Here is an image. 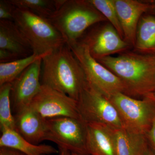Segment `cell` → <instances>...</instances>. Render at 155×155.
Here are the masks:
<instances>
[{
	"label": "cell",
	"mask_w": 155,
	"mask_h": 155,
	"mask_svg": "<svg viewBox=\"0 0 155 155\" xmlns=\"http://www.w3.org/2000/svg\"><path fill=\"white\" fill-rule=\"evenodd\" d=\"M120 78L126 94L141 97L155 91V55L125 51L97 60Z\"/></svg>",
	"instance_id": "cell-1"
},
{
	"label": "cell",
	"mask_w": 155,
	"mask_h": 155,
	"mask_svg": "<svg viewBox=\"0 0 155 155\" xmlns=\"http://www.w3.org/2000/svg\"><path fill=\"white\" fill-rule=\"evenodd\" d=\"M41 81L77 101L88 84L80 63L67 43L42 58Z\"/></svg>",
	"instance_id": "cell-2"
},
{
	"label": "cell",
	"mask_w": 155,
	"mask_h": 155,
	"mask_svg": "<svg viewBox=\"0 0 155 155\" xmlns=\"http://www.w3.org/2000/svg\"><path fill=\"white\" fill-rule=\"evenodd\" d=\"M48 19L68 45L78 41L92 26L107 21L89 0H64Z\"/></svg>",
	"instance_id": "cell-3"
},
{
	"label": "cell",
	"mask_w": 155,
	"mask_h": 155,
	"mask_svg": "<svg viewBox=\"0 0 155 155\" xmlns=\"http://www.w3.org/2000/svg\"><path fill=\"white\" fill-rule=\"evenodd\" d=\"M13 21L37 55L44 58L66 43L48 19L30 11L16 8Z\"/></svg>",
	"instance_id": "cell-4"
},
{
	"label": "cell",
	"mask_w": 155,
	"mask_h": 155,
	"mask_svg": "<svg viewBox=\"0 0 155 155\" xmlns=\"http://www.w3.org/2000/svg\"><path fill=\"white\" fill-rule=\"evenodd\" d=\"M68 45L80 63L90 86L108 99L119 93L126 94L122 81L94 58L86 45L78 41Z\"/></svg>",
	"instance_id": "cell-5"
},
{
	"label": "cell",
	"mask_w": 155,
	"mask_h": 155,
	"mask_svg": "<svg viewBox=\"0 0 155 155\" xmlns=\"http://www.w3.org/2000/svg\"><path fill=\"white\" fill-rule=\"evenodd\" d=\"M109 99L118 111L124 127L147 134L155 119L152 94L140 100L119 93Z\"/></svg>",
	"instance_id": "cell-6"
},
{
	"label": "cell",
	"mask_w": 155,
	"mask_h": 155,
	"mask_svg": "<svg viewBox=\"0 0 155 155\" xmlns=\"http://www.w3.org/2000/svg\"><path fill=\"white\" fill-rule=\"evenodd\" d=\"M46 140L71 153L89 155L87 150V124L82 119L59 117L46 119Z\"/></svg>",
	"instance_id": "cell-7"
},
{
	"label": "cell",
	"mask_w": 155,
	"mask_h": 155,
	"mask_svg": "<svg viewBox=\"0 0 155 155\" xmlns=\"http://www.w3.org/2000/svg\"><path fill=\"white\" fill-rule=\"evenodd\" d=\"M81 119L88 123L103 124L114 129L124 127L110 101L87 84L77 101Z\"/></svg>",
	"instance_id": "cell-8"
},
{
	"label": "cell",
	"mask_w": 155,
	"mask_h": 155,
	"mask_svg": "<svg viewBox=\"0 0 155 155\" xmlns=\"http://www.w3.org/2000/svg\"><path fill=\"white\" fill-rule=\"evenodd\" d=\"M78 41L86 45L91 54L97 60L124 52L131 46L110 23L93 25Z\"/></svg>",
	"instance_id": "cell-9"
},
{
	"label": "cell",
	"mask_w": 155,
	"mask_h": 155,
	"mask_svg": "<svg viewBox=\"0 0 155 155\" xmlns=\"http://www.w3.org/2000/svg\"><path fill=\"white\" fill-rule=\"evenodd\" d=\"M29 107L45 119L59 117L81 119L77 101L42 84L40 91Z\"/></svg>",
	"instance_id": "cell-10"
},
{
	"label": "cell",
	"mask_w": 155,
	"mask_h": 155,
	"mask_svg": "<svg viewBox=\"0 0 155 155\" xmlns=\"http://www.w3.org/2000/svg\"><path fill=\"white\" fill-rule=\"evenodd\" d=\"M42 59L32 63L11 83V105L14 115L28 107L40 91Z\"/></svg>",
	"instance_id": "cell-11"
},
{
	"label": "cell",
	"mask_w": 155,
	"mask_h": 155,
	"mask_svg": "<svg viewBox=\"0 0 155 155\" xmlns=\"http://www.w3.org/2000/svg\"><path fill=\"white\" fill-rule=\"evenodd\" d=\"M124 40L131 46L135 45L139 22L149 10L151 2L137 0H114Z\"/></svg>",
	"instance_id": "cell-12"
},
{
	"label": "cell",
	"mask_w": 155,
	"mask_h": 155,
	"mask_svg": "<svg viewBox=\"0 0 155 155\" xmlns=\"http://www.w3.org/2000/svg\"><path fill=\"white\" fill-rule=\"evenodd\" d=\"M15 130L27 141L38 145L46 140V119L30 107L14 115Z\"/></svg>",
	"instance_id": "cell-13"
},
{
	"label": "cell",
	"mask_w": 155,
	"mask_h": 155,
	"mask_svg": "<svg viewBox=\"0 0 155 155\" xmlns=\"http://www.w3.org/2000/svg\"><path fill=\"white\" fill-rule=\"evenodd\" d=\"M87 124V150L88 155H117L115 129L98 123Z\"/></svg>",
	"instance_id": "cell-14"
},
{
	"label": "cell",
	"mask_w": 155,
	"mask_h": 155,
	"mask_svg": "<svg viewBox=\"0 0 155 155\" xmlns=\"http://www.w3.org/2000/svg\"><path fill=\"white\" fill-rule=\"evenodd\" d=\"M0 50L13 54L18 59L27 58L33 51L13 21L0 20Z\"/></svg>",
	"instance_id": "cell-15"
},
{
	"label": "cell",
	"mask_w": 155,
	"mask_h": 155,
	"mask_svg": "<svg viewBox=\"0 0 155 155\" xmlns=\"http://www.w3.org/2000/svg\"><path fill=\"white\" fill-rule=\"evenodd\" d=\"M0 147L17 150L26 155H49L59 153V150L49 145L34 144L23 138L16 130H1Z\"/></svg>",
	"instance_id": "cell-16"
},
{
	"label": "cell",
	"mask_w": 155,
	"mask_h": 155,
	"mask_svg": "<svg viewBox=\"0 0 155 155\" xmlns=\"http://www.w3.org/2000/svg\"><path fill=\"white\" fill-rule=\"evenodd\" d=\"M117 155H140L149 145L146 134L125 127L114 130Z\"/></svg>",
	"instance_id": "cell-17"
},
{
	"label": "cell",
	"mask_w": 155,
	"mask_h": 155,
	"mask_svg": "<svg viewBox=\"0 0 155 155\" xmlns=\"http://www.w3.org/2000/svg\"><path fill=\"white\" fill-rule=\"evenodd\" d=\"M136 51L142 54L155 53V17L144 14L139 22L135 45Z\"/></svg>",
	"instance_id": "cell-18"
},
{
	"label": "cell",
	"mask_w": 155,
	"mask_h": 155,
	"mask_svg": "<svg viewBox=\"0 0 155 155\" xmlns=\"http://www.w3.org/2000/svg\"><path fill=\"white\" fill-rule=\"evenodd\" d=\"M18 8L24 9L33 14L48 19L62 5L64 0H10Z\"/></svg>",
	"instance_id": "cell-19"
},
{
	"label": "cell",
	"mask_w": 155,
	"mask_h": 155,
	"mask_svg": "<svg viewBox=\"0 0 155 155\" xmlns=\"http://www.w3.org/2000/svg\"><path fill=\"white\" fill-rule=\"evenodd\" d=\"M42 58L43 57L33 54L27 58L16 61L0 63V85L11 83L32 63Z\"/></svg>",
	"instance_id": "cell-20"
},
{
	"label": "cell",
	"mask_w": 155,
	"mask_h": 155,
	"mask_svg": "<svg viewBox=\"0 0 155 155\" xmlns=\"http://www.w3.org/2000/svg\"><path fill=\"white\" fill-rule=\"evenodd\" d=\"M11 83L0 85V128L15 130V120L12 114L11 98Z\"/></svg>",
	"instance_id": "cell-21"
},
{
	"label": "cell",
	"mask_w": 155,
	"mask_h": 155,
	"mask_svg": "<svg viewBox=\"0 0 155 155\" xmlns=\"http://www.w3.org/2000/svg\"><path fill=\"white\" fill-rule=\"evenodd\" d=\"M94 7L102 14L107 21L116 28L124 38L121 24L119 22L114 0H89Z\"/></svg>",
	"instance_id": "cell-22"
},
{
	"label": "cell",
	"mask_w": 155,
	"mask_h": 155,
	"mask_svg": "<svg viewBox=\"0 0 155 155\" xmlns=\"http://www.w3.org/2000/svg\"><path fill=\"white\" fill-rule=\"evenodd\" d=\"M16 7L10 0L0 1V20L13 21Z\"/></svg>",
	"instance_id": "cell-23"
},
{
	"label": "cell",
	"mask_w": 155,
	"mask_h": 155,
	"mask_svg": "<svg viewBox=\"0 0 155 155\" xmlns=\"http://www.w3.org/2000/svg\"><path fill=\"white\" fill-rule=\"evenodd\" d=\"M146 134L149 144L155 153V119Z\"/></svg>",
	"instance_id": "cell-24"
},
{
	"label": "cell",
	"mask_w": 155,
	"mask_h": 155,
	"mask_svg": "<svg viewBox=\"0 0 155 155\" xmlns=\"http://www.w3.org/2000/svg\"><path fill=\"white\" fill-rule=\"evenodd\" d=\"M0 155H26L17 150L7 147H0Z\"/></svg>",
	"instance_id": "cell-25"
},
{
	"label": "cell",
	"mask_w": 155,
	"mask_h": 155,
	"mask_svg": "<svg viewBox=\"0 0 155 155\" xmlns=\"http://www.w3.org/2000/svg\"><path fill=\"white\" fill-rule=\"evenodd\" d=\"M140 155H155V153L149 144Z\"/></svg>",
	"instance_id": "cell-26"
},
{
	"label": "cell",
	"mask_w": 155,
	"mask_h": 155,
	"mask_svg": "<svg viewBox=\"0 0 155 155\" xmlns=\"http://www.w3.org/2000/svg\"><path fill=\"white\" fill-rule=\"evenodd\" d=\"M147 14H151L155 17V1L150 3V6Z\"/></svg>",
	"instance_id": "cell-27"
},
{
	"label": "cell",
	"mask_w": 155,
	"mask_h": 155,
	"mask_svg": "<svg viewBox=\"0 0 155 155\" xmlns=\"http://www.w3.org/2000/svg\"><path fill=\"white\" fill-rule=\"evenodd\" d=\"M59 155H71V153L64 149L59 148Z\"/></svg>",
	"instance_id": "cell-28"
},
{
	"label": "cell",
	"mask_w": 155,
	"mask_h": 155,
	"mask_svg": "<svg viewBox=\"0 0 155 155\" xmlns=\"http://www.w3.org/2000/svg\"><path fill=\"white\" fill-rule=\"evenodd\" d=\"M153 97L155 101V91L152 94Z\"/></svg>",
	"instance_id": "cell-29"
},
{
	"label": "cell",
	"mask_w": 155,
	"mask_h": 155,
	"mask_svg": "<svg viewBox=\"0 0 155 155\" xmlns=\"http://www.w3.org/2000/svg\"><path fill=\"white\" fill-rule=\"evenodd\" d=\"M71 155H81L79 154H78L74 153H71Z\"/></svg>",
	"instance_id": "cell-30"
},
{
	"label": "cell",
	"mask_w": 155,
	"mask_h": 155,
	"mask_svg": "<svg viewBox=\"0 0 155 155\" xmlns=\"http://www.w3.org/2000/svg\"></svg>",
	"instance_id": "cell-31"
},
{
	"label": "cell",
	"mask_w": 155,
	"mask_h": 155,
	"mask_svg": "<svg viewBox=\"0 0 155 155\" xmlns=\"http://www.w3.org/2000/svg\"></svg>",
	"instance_id": "cell-32"
}]
</instances>
